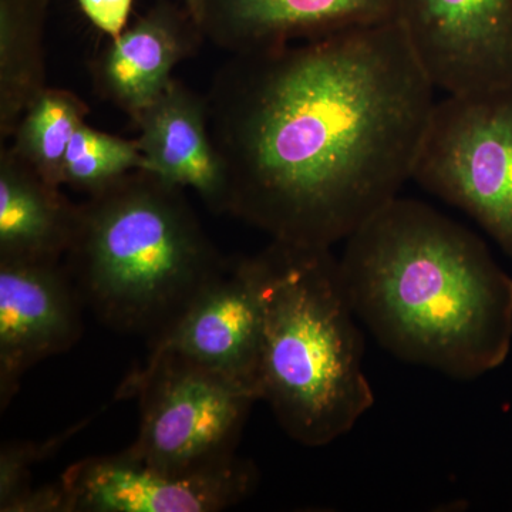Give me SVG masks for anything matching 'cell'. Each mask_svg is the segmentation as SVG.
<instances>
[{
  "instance_id": "1",
  "label": "cell",
  "mask_w": 512,
  "mask_h": 512,
  "mask_svg": "<svg viewBox=\"0 0 512 512\" xmlns=\"http://www.w3.org/2000/svg\"><path fill=\"white\" fill-rule=\"evenodd\" d=\"M434 90L396 20L231 55L205 96L227 214L275 241H346L412 180Z\"/></svg>"
},
{
  "instance_id": "2",
  "label": "cell",
  "mask_w": 512,
  "mask_h": 512,
  "mask_svg": "<svg viewBox=\"0 0 512 512\" xmlns=\"http://www.w3.org/2000/svg\"><path fill=\"white\" fill-rule=\"evenodd\" d=\"M345 242L343 288L383 349L456 379L503 365L512 278L483 239L424 202L397 197Z\"/></svg>"
},
{
  "instance_id": "3",
  "label": "cell",
  "mask_w": 512,
  "mask_h": 512,
  "mask_svg": "<svg viewBox=\"0 0 512 512\" xmlns=\"http://www.w3.org/2000/svg\"><path fill=\"white\" fill-rule=\"evenodd\" d=\"M252 258L264 312L259 400L296 443L326 446L375 403L338 258L275 239Z\"/></svg>"
},
{
  "instance_id": "4",
  "label": "cell",
  "mask_w": 512,
  "mask_h": 512,
  "mask_svg": "<svg viewBox=\"0 0 512 512\" xmlns=\"http://www.w3.org/2000/svg\"><path fill=\"white\" fill-rule=\"evenodd\" d=\"M183 190L137 170L79 205L66 268L109 328L154 342L227 266Z\"/></svg>"
},
{
  "instance_id": "5",
  "label": "cell",
  "mask_w": 512,
  "mask_h": 512,
  "mask_svg": "<svg viewBox=\"0 0 512 512\" xmlns=\"http://www.w3.org/2000/svg\"><path fill=\"white\" fill-rule=\"evenodd\" d=\"M412 180L470 215L512 258V87L436 101Z\"/></svg>"
},
{
  "instance_id": "6",
  "label": "cell",
  "mask_w": 512,
  "mask_h": 512,
  "mask_svg": "<svg viewBox=\"0 0 512 512\" xmlns=\"http://www.w3.org/2000/svg\"><path fill=\"white\" fill-rule=\"evenodd\" d=\"M117 397H137L140 404V429L128 453L170 471L237 456L249 410L259 400L244 384L170 352L150 353Z\"/></svg>"
},
{
  "instance_id": "7",
  "label": "cell",
  "mask_w": 512,
  "mask_h": 512,
  "mask_svg": "<svg viewBox=\"0 0 512 512\" xmlns=\"http://www.w3.org/2000/svg\"><path fill=\"white\" fill-rule=\"evenodd\" d=\"M59 483L66 512H215L244 501L258 484V471L238 456L170 471L124 450L72 464Z\"/></svg>"
},
{
  "instance_id": "8",
  "label": "cell",
  "mask_w": 512,
  "mask_h": 512,
  "mask_svg": "<svg viewBox=\"0 0 512 512\" xmlns=\"http://www.w3.org/2000/svg\"><path fill=\"white\" fill-rule=\"evenodd\" d=\"M424 72L447 94L512 87V0H394Z\"/></svg>"
},
{
  "instance_id": "9",
  "label": "cell",
  "mask_w": 512,
  "mask_h": 512,
  "mask_svg": "<svg viewBox=\"0 0 512 512\" xmlns=\"http://www.w3.org/2000/svg\"><path fill=\"white\" fill-rule=\"evenodd\" d=\"M262 319L254 258L232 259L150 343V353L183 356L244 384L259 399Z\"/></svg>"
},
{
  "instance_id": "10",
  "label": "cell",
  "mask_w": 512,
  "mask_h": 512,
  "mask_svg": "<svg viewBox=\"0 0 512 512\" xmlns=\"http://www.w3.org/2000/svg\"><path fill=\"white\" fill-rule=\"evenodd\" d=\"M82 296L60 262L0 261V409L23 375L74 346L83 332Z\"/></svg>"
},
{
  "instance_id": "11",
  "label": "cell",
  "mask_w": 512,
  "mask_h": 512,
  "mask_svg": "<svg viewBox=\"0 0 512 512\" xmlns=\"http://www.w3.org/2000/svg\"><path fill=\"white\" fill-rule=\"evenodd\" d=\"M392 20L394 0H204L200 29L215 46L241 55Z\"/></svg>"
},
{
  "instance_id": "12",
  "label": "cell",
  "mask_w": 512,
  "mask_h": 512,
  "mask_svg": "<svg viewBox=\"0 0 512 512\" xmlns=\"http://www.w3.org/2000/svg\"><path fill=\"white\" fill-rule=\"evenodd\" d=\"M202 37L190 13L158 6L110 39L93 60L94 87L136 121L173 82L175 67L197 52Z\"/></svg>"
},
{
  "instance_id": "13",
  "label": "cell",
  "mask_w": 512,
  "mask_h": 512,
  "mask_svg": "<svg viewBox=\"0 0 512 512\" xmlns=\"http://www.w3.org/2000/svg\"><path fill=\"white\" fill-rule=\"evenodd\" d=\"M136 124L150 173L191 188L212 212L227 214V177L212 141L205 96L174 79Z\"/></svg>"
},
{
  "instance_id": "14",
  "label": "cell",
  "mask_w": 512,
  "mask_h": 512,
  "mask_svg": "<svg viewBox=\"0 0 512 512\" xmlns=\"http://www.w3.org/2000/svg\"><path fill=\"white\" fill-rule=\"evenodd\" d=\"M79 205L10 147L0 148V261L60 262L72 245Z\"/></svg>"
},
{
  "instance_id": "15",
  "label": "cell",
  "mask_w": 512,
  "mask_h": 512,
  "mask_svg": "<svg viewBox=\"0 0 512 512\" xmlns=\"http://www.w3.org/2000/svg\"><path fill=\"white\" fill-rule=\"evenodd\" d=\"M45 0H0V138L46 89Z\"/></svg>"
},
{
  "instance_id": "16",
  "label": "cell",
  "mask_w": 512,
  "mask_h": 512,
  "mask_svg": "<svg viewBox=\"0 0 512 512\" xmlns=\"http://www.w3.org/2000/svg\"><path fill=\"white\" fill-rule=\"evenodd\" d=\"M89 111L77 94L46 87L23 113L10 148L45 180L62 187L64 158Z\"/></svg>"
},
{
  "instance_id": "17",
  "label": "cell",
  "mask_w": 512,
  "mask_h": 512,
  "mask_svg": "<svg viewBox=\"0 0 512 512\" xmlns=\"http://www.w3.org/2000/svg\"><path fill=\"white\" fill-rule=\"evenodd\" d=\"M137 170L150 171L137 140L103 133L83 123L64 158L62 185L90 195Z\"/></svg>"
},
{
  "instance_id": "18",
  "label": "cell",
  "mask_w": 512,
  "mask_h": 512,
  "mask_svg": "<svg viewBox=\"0 0 512 512\" xmlns=\"http://www.w3.org/2000/svg\"><path fill=\"white\" fill-rule=\"evenodd\" d=\"M80 429L73 426L67 433L59 437L43 441V443H8L0 451V511L19 512L20 505L32 493L30 483L32 467L43 457L52 454L53 450L62 446L67 437Z\"/></svg>"
},
{
  "instance_id": "19",
  "label": "cell",
  "mask_w": 512,
  "mask_h": 512,
  "mask_svg": "<svg viewBox=\"0 0 512 512\" xmlns=\"http://www.w3.org/2000/svg\"><path fill=\"white\" fill-rule=\"evenodd\" d=\"M94 28L116 39L128 26L133 0H77Z\"/></svg>"
},
{
  "instance_id": "20",
  "label": "cell",
  "mask_w": 512,
  "mask_h": 512,
  "mask_svg": "<svg viewBox=\"0 0 512 512\" xmlns=\"http://www.w3.org/2000/svg\"><path fill=\"white\" fill-rule=\"evenodd\" d=\"M184 2L185 8H187V12L190 13L191 18L195 20L198 28H200L202 2H204V0H184Z\"/></svg>"
}]
</instances>
